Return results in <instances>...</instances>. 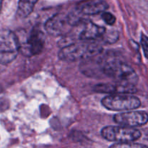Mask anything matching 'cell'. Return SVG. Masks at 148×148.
I'll return each instance as SVG.
<instances>
[{"label": "cell", "instance_id": "1", "mask_svg": "<svg viewBox=\"0 0 148 148\" xmlns=\"http://www.w3.org/2000/svg\"><path fill=\"white\" fill-rule=\"evenodd\" d=\"M103 72L111 77L116 83L133 87L138 82V76L131 66L118 60L106 62L103 66Z\"/></svg>", "mask_w": 148, "mask_h": 148}, {"label": "cell", "instance_id": "7", "mask_svg": "<svg viewBox=\"0 0 148 148\" xmlns=\"http://www.w3.org/2000/svg\"><path fill=\"white\" fill-rule=\"evenodd\" d=\"M147 114L144 111H130L116 114L114 120L116 124L128 127H140L147 122Z\"/></svg>", "mask_w": 148, "mask_h": 148}, {"label": "cell", "instance_id": "14", "mask_svg": "<svg viewBox=\"0 0 148 148\" xmlns=\"http://www.w3.org/2000/svg\"><path fill=\"white\" fill-rule=\"evenodd\" d=\"M102 19L108 25H114L116 22V17L113 14L107 12H103L102 14Z\"/></svg>", "mask_w": 148, "mask_h": 148}, {"label": "cell", "instance_id": "2", "mask_svg": "<svg viewBox=\"0 0 148 148\" xmlns=\"http://www.w3.org/2000/svg\"><path fill=\"white\" fill-rule=\"evenodd\" d=\"M102 50V47L95 43H72L61 49L59 57L66 62H75L94 57L100 54Z\"/></svg>", "mask_w": 148, "mask_h": 148}, {"label": "cell", "instance_id": "3", "mask_svg": "<svg viewBox=\"0 0 148 148\" xmlns=\"http://www.w3.org/2000/svg\"><path fill=\"white\" fill-rule=\"evenodd\" d=\"M18 42L19 51L26 56L38 55L43 51L45 44L44 34L38 27L32 30L28 38H24L23 33L15 34Z\"/></svg>", "mask_w": 148, "mask_h": 148}, {"label": "cell", "instance_id": "15", "mask_svg": "<svg viewBox=\"0 0 148 148\" xmlns=\"http://www.w3.org/2000/svg\"><path fill=\"white\" fill-rule=\"evenodd\" d=\"M111 147H146L145 145H143L141 144H136V143H133L132 142L130 143H117V144L114 145Z\"/></svg>", "mask_w": 148, "mask_h": 148}, {"label": "cell", "instance_id": "8", "mask_svg": "<svg viewBox=\"0 0 148 148\" xmlns=\"http://www.w3.org/2000/svg\"><path fill=\"white\" fill-rule=\"evenodd\" d=\"M68 26H71V25L69 23L67 14L59 13L54 14L46 21L45 29L49 34L58 36L66 32Z\"/></svg>", "mask_w": 148, "mask_h": 148}, {"label": "cell", "instance_id": "6", "mask_svg": "<svg viewBox=\"0 0 148 148\" xmlns=\"http://www.w3.org/2000/svg\"><path fill=\"white\" fill-rule=\"evenodd\" d=\"M101 135L106 140L111 142L130 143L138 140L141 137V132L133 127H106L101 130Z\"/></svg>", "mask_w": 148, "mask_h": 148}, {"label": "cell", "instance_id": "17", "mask_svg": "<svg viewBox=\"0 0 148 148\" xmlns=\"http://www.w3.org/2000/svg\"><path fill=\"white\" fill-rule=\"evenodd\" d=\"M2 2H3V0H0V11H1V6H2Z\"/></svg>", "mask_w": 148, "mask_h": 148}, {"label": "cell", "instance_id": "4", "mask_svg": "<svg viewBox=\"0 0 148 148\" xmlns=\"http://www.w3.org/2000/svg\"><path fill=\"white\" fill-rule=\"evenodd\" d=\"M18 53V42L15 33L5 29L0 30V64H10L15 59Z\"/></svg>", "mask_w": 148, "mask_h": 148}, {"label": "cell", "instance_id": "9", "mask_svg": "<svg viewBox=\"0 0 148 148\" xmlns=\"http://www.w3.org/2000/svg\"><path fill=\"white\" fill-rule=\"evenodd\" d=\"M108 5L104 0H82L77 4V12L85 15H94L103 12L108 9Z\"/></svg>", "mask_w": 148, "mask_h": 148}, {"label": "cell", "instance_id": "5", "mask_svg": "<svg viewBox=\"0 0 148 148\" xmlns=\"http://www.w3.org/2000/svg\"><path fill=\"white\" fill-rule=\"evenodd\" d=\"M103 106L111 111H129L136 109L141 106L138 98L128 94H112L103 98Z\"/></svg>", "mask_w": 148, "mask_h": 148}, {"label": "cell", "instance_id": "16", "mask_svg": "<svg viewBox=\"0 0 148 148\" xmlns=\"http://www.w3.org/2000/svg\"><path fill=\"white\" fill-rule=\"evenodd\" d=\"M141 43L142 47H143V51H144V53L145 57L147 56V50H148V45H147V38L145 35H142V39H141Z\"/></svg>", "mask_w": 148, "mask_h": 148}, {"label": "cell", "instance_id": "10", "mask_svg": "<svg viewBox=\"0 0 148 148\" xmlns=\"http://www.w3.org/2000/svg\"><path fill=\"white\" fill-rule=\"evenodd\" d=\"M95 91L103 93L131 94L136 92L134 86H125L120 84H99L94 87Z\"/></svg>", "mask_w": 148, "mask_h": 148}, {"label": "cell", "instance_id": "11", "mask_svg": "<svg viewBox=\"0 0 148 148\" xmlns=\"http://www.w3.org/2000/svg\"><path fill=\"white\" fill-rule=\"evenodd\" d=\"M104 27L98 25L91 21H87L85 24L83 30L79 34L80 40H93L101 37L105 32Z\"/></svg>", "mask_w": 148, "mask_h": 148}, {"label": "cell", "instance_id": "12", "mask_svg": "<svg viewBox=\"0 0 148 148\" xmlns=\"http://www.w3.org/2000/svg\"><path fill=\"white\" fill-rule=\"evenodd\" d=\"M38 0H19L17 14L21 17H26L33 12Z\"/></svg>", "mask_w": 148, "mask_h": 148}, {"label": "cell", "instance_id": "13", "mask_svg": "<svg viewBox=\"0 0 148 148\" xmlns=\"http://www.w3.org/2000/svg\"><path fill=\"white\" fill-rule=\"evenodd\" d=\"M101 37L103 38L104 41L106 42V43H112L118 40L119 33L116 30H108V32H107L106 30Z\"/></svg>", "mask_w": 148, "mask_h": 148}]
</instances>
